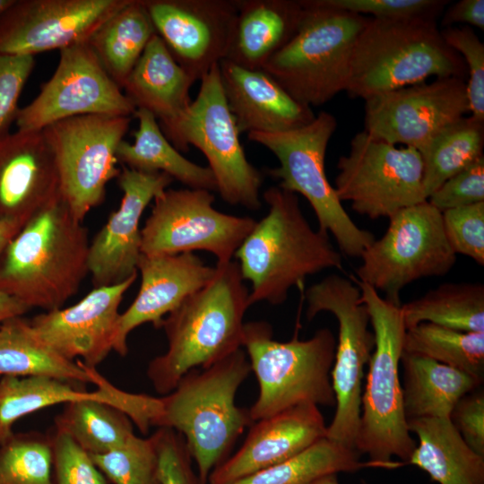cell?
Wrapping results in <instances>:
<instances>
[{
	"label": "cell",
	"mask_w": 484,
	"mask_h": 484,
	"mask_svg": "<svg viewBox=\"0 0 484 484\" xmlns=\"http://www.w3.org/2000/svg\"><path fill=\"white\" fill-rule=\"evenodd\" d=\"M215 267L213 278L162 320L168 348L146 370L159 393H169L188 371L206 367L242 348L250 291L237 261Z\"/></svg>",
	"instance_id": "6da1fadb"
},
{
	"label": "cell",
	"mask_w": 484,
	"mask_h": 484,
	"mask_svg": "<svg viewBox=\"0 0 484 484\" xmlns=\"http://www.w3.org/2000/svg\"><path fill=\"white\" fill-rule=\"evenodd\" d=\"M88 230L62 195L34 215L0 257V292L29 308H61L89 272Z\"/></svg>",
	"instance_id": "7a4b0ae2"
},
{
	"label": "cell",
	"mask_w": 484,
	"mask_h": 484,
	"mask_svg": "<svg viewBox=\"0 0 484 484\" xmlns=\"http://www.w3.org/2000/svg\"><path fill=\"white\" fill-rule=\"evenodd\" d=\"M263 196L268 212L256 220L234 256L244 281L252 284L250 305L277 306L307 276L329 268L342 271V259L328 234L310 226L298 194L271 186Z\"/></svg>",
	"instance_id": "3957f363"
},
{
	"label": "cell",
	"mask_w": 484,
	"mask_h": 484,
	"mask_svg": "<svg viewBox=\"0 0 484 484\" xmlns=\"http://www.w3.org/2000/svg\"><path fill=\"white\" fill-rule=\"evenodd\" d=\"M251 372L241 348L224 359L185 374L160 397L161 411L153 426L180 433L197 467L201 484L223 462L254 420L249 410L235 402L237 392Z\"/></svg>",
	"instance_id": "277c9868"
},
{
	"label": "cell",
	"mask_w": 484,
	"mask_h": 484,
	"mask_svg": "<svg viewBox=\"0 0 484 484\" xmlns=\"http://www.w3.org/2000/svg\"><path fill=\"white\" fill-rule=\"evenodd\" d=\"M436 19L368 17L351 54L348 95L365 100L431 76L463 79L465 63L445 43Z\"/></svg>",
	"instance_id": "5b68a950"
},
{
	"label": "cell",
	"mask_w": 484,
	"mask_h": 484,
	"mask_svg": "<svg viewBox=\"0 0 484 484\" xmlns=\"http://www.w3.org/2000/svg\"><path fill=\"white\" fill-rule=\"evenodd\" d=\"M367 308L375 336L355 441V450L393 469L407 463L416 443L403 410L399 365L406 332L401 306L352 277Z\"/></svg>",
	"instance_id": "8992f818"
},
{
	"label": "cell",
	"mask_w": 484,
	"mask_h": 484,
	"mask_svg": "<svg viewBox=\"0 0 484 484\" xmlns=\"http://www.w3.org/2000/svg\"><path fill=\"white\" fill-rule=\"evenodd\" d=\"M303 14L289 42L263 69L294 99L312 108L345 91L355 42L368 17L301 0Z\"/></svg>",
	"instance_id": "52a82bcc"
},
{
	"label": "cell",
	"mask_w": 484,
	"mask_h": 484,
	"mask_svg": "<svg viewBox=\"0 0 484 484\" xmlns=\"http://www.w3.org/2000/svg\"><path fill=\"white\" fill-rule=\"evenodd\" d=\"M242 347L259 385L248 409L254 421L303 403L335 406L331 371L336 340L330 329L282 342L273 340L268 322L251 321L244 324Z\"/></svg>",
	"instance_id": "ba28073f"
},
{
	"label": "cell",
	"mask_w": 484,
	"mask_h": 484,
	"mask_svg": "<svg viewBox=\"0 0 484 484\" xmlns=\"http://www.w3.org/2000/svg\"><path fill=\"white\" fill-rule=\"evenodd\" d=\"M336 128L334 116L321 111L302 127L277 133L251 132L247 139L275 155L280 165L268 169V175L279 180L281 188L299 194L308 201L318 220V229L332 234L345 255L361 257L375 237L351 220L325 174V152Z\"/></svg>",
	"instance_id": "9c48e42d"
},
{
	"label": "cell",
	"mask_w": 484,
	"mask_h": 484,
	"mask_svg": "<svg viewBox=\"0 0 484 484\" xmlns=\"http://www.w3.org/2000/svg\"><path fill=\"white\" fill-rule=\"evenodd\" d=\"M198 94L177 117L159 124L178 151L194 146L207 159L217 192L229 204L249 210L261 207L263 175L246 159L239 131L223 93L219 64L200 80Z\"/></svg>",
	"instance_id": "30bf717a"
},
{
	"label": "cell",
	"mask_w": 484,
	"mask_h": 484,
	"mask_svg": "<svg viewBox=\"0 0 484 484\" xmlns=\"http://www.w3.org/2000/svg\"><path fill=\"white\" fill-rule=\"evenodd\" d=\"M305 299L308 320L325 311L338 321L335 361L331 371L336 411L327 427L326 437L355 450L364 367L375 347L369 314L353 278L338 274H330L311 285L305 292Z\"/></svg>",
	"instance_id": "8fae6325"
},
{
	"label": "cell",
	"mask_w": 484,
	"mask_h": 484,
	"mask_svg": "<svg viewBox=\"0 0 484 484\" xmlns=\"http://www.w3.org/2000/svg\"><path fill=\"white\" fill-rule=\"evenodd\" d=\"M389 220L385 235L363 252L356 279L401 306L404 287L447 273L456 255L447 242L442 212L428 200L402 209Z\"/></svg>",
	"instance_id": "7c38bea8"
},
{
	"label": "cell",
	"mask_w": 484,
	"mask_h": 484,
	"mask_svg": "<svg viewBox=\"0 0 484 484\" xmlns=\"http://www.w3.org/2000/svg\"><path fill=\"white\" fill-rule=\"evenodd\" d=\"M131 117L86 115L42 129L56 159L60 192L72 214L82 222L105 200L108 183L117 177V148Z\"/></svg>",
	"instance_id": "4fadbf2b"
},
{
	"label": "cell",
	"mask_w": 484,
	"mask_h": 484,
	"mask_svg": "<svg viewBox=\"0 0 484 484\" xmlns=\"http://www.w3.org/2000/svg\"><path fill=\"white\" fill-rule=\"evenodd\" d=\"M335 192L341 202L372 220L388 219L403 208L427 201L424 164L411 147L398 148L362 131L337 164Z\"/></svg>",
	"instance_id": "5bb4252c"
},
{
	"label": "cell",
	"mask_w": 484,
	"mask_h": 484,
	"mask_svg": "<svg viewBox=\"0 0 484 484\" xmlns=\"http://www.w3.org/2000/svg\"><path fill=\"white\" fill-rule=\"evenodd\" d=\"M212 192L167 188L154 198L141 229V254L177 255L207 251L217 264L231 261L256 220L216 210Z\"/></svg>",
	"instance_id": "9a60e30c"
},
{
	"label": "cell",
	"mask_w": 484,
	"mask_h": 484,
	"mask_svg": "<svg viewBox=\"0 0 484 484\" xmlns=\"http://www.w3.org/2000/svg\"><path fill=\"white\" fill-rule=\"evenodd\" d=\"M53 75L37 97L19 108L15 124L21 130H42L73 117H131L136 108L104 69L88 43L61 49Z\"/></svg>",
	"instance_id": "2e32d148"
},
{
	"label": "cell",
	"mask_w": 484,
	"mask_h": 484,
	"mask_svg": "<svg viewBox=\"0 0 484 484\" xmlns=\"http://www.w3.org/2000/svg\"><path fill=\"white\" fill-rule=\"evenodd\" d=\"M364 131L421 154L446 126L469 112L466 82L459 77L436 78L365 99Z\"/></svg>",
	"instance_id": "e0dca14e"
},
{
	"label": "cell",
	"mask_w": 484,
	"mask_h": 484,
	"mask_svg": "<svg viewBox=\"0 0 484 484\" xmlns=\"http://www.w3.org/2000/svg\"><path fill=\"white\" fill-rule=\"evenodd\" d=\"M129 0H13L0 14V52L31 56L86 42Z\"/></svg>",
	"instance_id": "ac0fdd59"
},
{
	"label": "cell",
	"mask_w": 484,
	"mask_h": 484,
	"mask_svg": "<svg viewBox=\"0 0 484 484\" xmlns=\"http://www.w3.org/2000/svg\"><path fill=\"white\" fill-rule=\"evenodd\" d=\"M155 32L195 82L225 59L237 0H143Z\"/></svg>",
	"instance_id": "d6986e66"
},
{
	"label": "cell",
	"mask_w": 484,
	"mask_h": 484,
	"mask_svg": "<svg viewBox=\"0 0 484 484\" xmlns=\"http://www.w3.org/2000/svg\"><path fill=\"white\" fill-rule=\"evenodd\" d=\"M117 178L123 192L119 208L90 243L88 269L94 288L118 284L137 274L140 220L149 203L174 181L162 172H142L125 166Z\"/></svg>",
	"instance_id": "ffe728a7"
},
{
	"label": "cell",
	"mask_w": 484,
	"mask_h": 484,
	"mask_svg": "<svg viewBox=\"0 0 484 484\" xmlns=\"http://www.w3.org/2000/svg\"><path fill=\"white\" fill-rule=\"evenodd\" d=\"M137 274L118 284L94 288L75 305L35 315L30 324L39 337L67 359L81 358L96 368L113 350L118 308Z\"/></svg>",
	"instance_id": "44dd1931"
},
{
	"label": "cell",
	"mask_w": 484,
	"mask_h": 484,
	"mask_svg": "<svg viewBox=\"0 0 484 484\" xmlns=\"http://www.w3.org/2000/svg\"><path fill=\"white\" fill-rule=\"evenodd\" d=\"M60 196L56 159L42 130L0 135V220L22 229Z\"/></svg>",
	"instance_id": "7402d4cb"
},
{
	"label": "cell",
	"mask_w": 484,
	"mask_h": 484,
	"mask_svg": "<svg viewBox=\"0 0 484 484\" xmlns=\"http://www.w3.org/2000/svg\"><path fill=\"white\" fill-rule=\"evenodd\" d=\"M141 273L138 294L120 314L113 350L120 356L128 352L127 338L138 326L151 323L160 328L162 320L187 297L205 286L216 272L194 253L142 255L137 264Z\"/></svg>",
	"instance_id": "603a6c76"
},
{
	"label": "cell",
	"mask_w": 484,
	"mask_h": 484,
	"mask_svg": "<svg viewBox=\"0 0 484 484\" xmlns=\"http://www.w3.org/2000/svg\"><path fill=\"white\" fill-rule=\"evenodd\" d=\"M315 404L303 403L254 421L239 449L218 465L207 484H229L303 452L326 436Z\"/></svg>",
	"instance_id": "cb8c5ba5"
},
{
	"label": "cell",
	"mask_w": 484,
	"mask_h": 484,
	"mask_svg": "<svg viewBox=\"0 0 484 484\" xmlns=\"http://www.w3.org/2000/svg\"><path fill=\"white\" fill-rule=\"evenodd\" d=\"M227 105L239 133H277L309 124L312 108L294 99L264 70H250L227 59L219 63Z\"/></svg>",
	"instance_id": "d4e9b609"
},
{
	"label": "cell",
	"mask_w": 484,
	"mask_h": 484,
	"mask_svg": "<svg viewBox=\"0 0 484 484\" xmlns=\"http://www.w3.org/2000/svg\"><path fill=\"white\" fill-rule=\"evenodd\" d=\"M98 394L65 403L55 428L69 435L90 454H101L134 436L133 422L144 415L147 398L114 386L99 375Z\"/></svg>",
	"instance_id": "484cf974"
},
{
	"label": "cell",
	"mask_w": 484,
	"mask_h": 484,
	"mask_svg": "<svg viewBox=\"0 0 484 484\" xmlns=\"http://www.w3.org/2000/svg\"><path fill=\"white\" fill-rule=\"evenodd\" d=\"M238 11L225 59L262 70L295 34L303 14L301 0H237Z\"/></svg>",
	"instance_id": "4316f807"
},
{
	"label": "cell",
	"mask_w": 484,
	"mask_h": 484,
	"mask_svg": "<svg viewBox=\"0 0 484 484\" xmlns=\"http://www.w3.org/2000/svg\"><path fill=\"white\" fill-rule=\"evenodd\" d=\"M194 82L155 33L123 89L136 109L150 111L160 125L175 119L189 107V90Z\"/></svg>",
	"instance_id": "83f0119b"
},
{
	"label": "cell",
	"mask_w": 484,
	"mask_h": 484,
	"mask_svg": "<svg viewBox=\"0 0 484 484\" xmlns=\"http://www.w3.org/2000/svg\"><path fill=\"white\" fill-rule=\"evenodd\" d=\"M419 445L406 464L426 471L438 484H484V456L463 440L449 418L407 420Z\"/></svg>",
	"instance_id": "f1b7e54d"
},
{
	"label": "cell",
	"mask_w": 484,
	"mask_h": 484,
	"mask_svg": "<svg viewBox=\"0 0 484 484\" xmlns=\"http://www.w3.org/2000/svg\"><path fill=\"white\" fill-rule=\"evenodd\" d=\"M99 375L96 368L80 359L70 360L60 355L22 316L1 324V376H49L75 385H96Z\"/></svg>",
	"instance_id": "f546056e"
},
{
	"label": "cell",
	"mask_w": 484,
	"mask_h": 484,
	"mask_svg": "<svg viewBox=\"0 0 484 484\" xmlns=\"http://www.w3.org/2000/svg\"><path fill=\"white\" fill-rule=\"evenodd\" d=\"M402 401L406 419L449 418L457 402L481 380L429 358L402 352Z\"/></svg>",
	"instance_id": "4dcf8cb0"
},
{
	"label": "cell",
	"mask_w": 484,
	"mask_h": 484,
	"mask_svg": "<svg viewBox=\"0 0 484 484\" xmlns=\"http://www.w3.org/2000/svg\"><path fill=\"white\" fill-rule=\"evenodd\" d=\"M134 116L138 120L134 142L120 143L117 151L119 162L142 172L165 173L187 188L217 192V182L209 167L200 166L180 154L167 139L152 113L137 108Z\"/></svg>",
	"instance_id": "1f68e13d"
},
{
	"label": "cell",
	"mask_w": 484,
	"mask_h": 484,
	"mask_svg": "<svg viewBox=\"0 0 484 484\" xmlns=\"http://www.w3.org/2000/svg\"><path fill=\"white\" fill-rule=\"evenodd\" d=\"M155 33L143 0H129L98 28L88 43L109 76L123 89Z\"/></svg>",
	"instance_id": "d6a6232c"
},
{
	"label": "cell",
	"mask_w": 484,
	"mask_h": 484,
	"mask_svg": "<svg viewBox=\"0 0 484 484\" xmlns=\"http://www.w3.org/2000/svg\"><path fill=\"white\" fill-rule=\"evenodd\" d=\"M406 329L428 322L450 329L484 333V285L442 283L401 305Z\"/></svg>",
	"instance_id": "836d02e7"
},
{
	"label": "cell",
	"mask_w": 484,
	"mask_h": 484,
	"mask_svg": "<svg viewBox=\"0 0 484 484\" xmlns=\"http://www.w3.org/2000/svg\"><path fill=\"white\" fill-rule=\"evenodd\" d=\"M367 468L393 469L385 463L361 461L356 450L325 436L290 459L229 484H309L326 475Z\"/></svg>",
	"instance_id": "e575fe53"
},
{
	"label": "cell",
	"mask_w": 484,
	"mask_h": 484,
	"mask_svg": "<svg viewBox=\"0 0 484 484\" xmlns=\"http://www.w3.org/2000/svg\"><path fill=\"white\" fill-rule=\"evenodd\" d=\"M75 384L49 376L0 377V445L13 435L14 423L37 411L73 401L94 397Z\"/></svg>",
	"instance_id": "d590c367"
},
{
	"label": "cell",
	"mask_w": 484,
	"mask_h": 484,
	"mask_svg": "<svg viewBox=\"0 0 484 484\" xmlns=\"http://www.w3.org/2000/svg\"><path fill=\"white\" fill-rule=\"evenodd\" d=\"M484 123L462 117L443 129L421 153L428 200L444 182L483 155Z\"/></svg>",
	"instance_id": "8d00e7d4"
},
{
	"label": "cell",
	"mask_w": 484,
	"mask_h": 484,
	"mask_svg": "<svg viewBox=\"0 0 484 484\" xmlns=\"http://www.w3.org/2000/svg\"><path fill=\"white\" fill-rule=\"evenodd\" d=\"M403 352L429 358L483 381L484 333L461 332L424 322L406 329Z\"/></svg>",
	"instance_id": "74e56055"
},
{
	"label": "cell",
	"mask_w": 484,
	"mask_h": 484,
	"mask_svg": "<svg viewBox=\"0 0 484 484\" xmlns=\"http://www.w3.org/2000/svg\"><path fill=\"white\" fill-rule=\"evenodd\" d=\"M0 484H52L48 436L13 433L0 445Z\"/></svg>",
	"instance_id": "f35d334b"
},
{
	"label": "cell",
	"mask_w": 484,
	"mask_h": 484,
	"mask_svg": "<svg viewBox=\"0 0 484 484\" xmlns=\"http://www.w3.org/2000/svg\"><path fill=\"white\" fill-rule=\"evenodd\" d=\"M114 484H160L159 462L151 436H132L125 444L101 454H90Z\"/></svg>",
	"instance_id": "ab89813d"
},
{
	"label": "cell",
	"mask_w": 484,
	"mask_h": 484,
	"mask_svg": "<svg viewBox=\"0 0 484 484\" xmlns=\"http://www.w3.org/2000/svg\"><path fill=\"white\" fill-rule=\"evenodd\" d=\"M52 448V484H107V479L69 435L54 427L48 435Z\"/></svg>",
	"instance_id": "60d3db41"
},
{
	"label": "cell",
	"mask_w": 484,
	"mask_h": 484,
	"mask_svg": "<svg viewBox=\"0 0 484 484\" xmlns=\"http://www.w3.org/2000/svg\"><path fill=\"white\" fill-rule=\"evenodd\" d=\"M445 43L457 52L468 66L466 82L469 112L484 123V44L470 27H447L441 30Z\"/></svg>",
	"instance_id": "b9f144b4"
},
{
	"label": "cell",
	"mask_w": 484,
	"mask_h": 484,
	"mask_svg": "<svg viewBox=\"0 0 484 484\" xmlns=\"http://www.w3.org/2000/svg\"><path fill=\"white\" fill-rule=\"evenodd\" d=\"M444 231L455 255L484 264V202L442 212Z\"/></svg>",
	"instance_id": "7bdbcfd3"
},
{
	"label": "cell",
	"mask_w": 484,
	"mask_h": 484,
	"mask_svg": "<svg viewBox=\"0 0 484 484\" xmlns=\"http://www.w3.org/2000/svg\"><path fill=\"white\" fill-rule=\"evenodd\" d=\"M151 436L158 455L160 484H201L180 433L169 428H159Z\"/></svg>",
	"instance_id": "ee69618b"
},
{
	"label": "cell",
	"mask_w": 484,
	"mask_h": 484,
	"mask_svg": "<svg viewBox=\"0 0 484 484\" xmlns=\"http://www.w3.org/2000/svg\"><path fill=\"white\" fill-rule=\"evenodd\" d=\"M322 2L334 9L388 20L424 16L436 18L449 3L444 0H322Z\"/></svg>",
	"instance_id": "f6af8a7d"
},
{
	"label": "cell",
	"mask_w": 484,
	"mask_h": 484,
	"mask_svg": "<svg viewBox=\"0 0 484 484\" xmlns=\"http://www.w3.org/2000/svg\"><path fill=\"white\" fill-rule=\"evenodd\" d=\"M428 201L441 212L484 202V155L448 178Z\"/></svg>",
	"instance_id": "bcb514c9"
},
{
	"label": "cell",
	"mask_w": 484,
	"mask_h": 484,
	"mask_svg": "<svg viewBox=\"0 0 484 484\" xmlns=\"http://www.w3.org/2000/svg\"><path fill=\"white\" fill-rule=\"evenodd\" d=\"M34 65V56L0 52V135L15 122L18 101Z\"/></svg>",
	"instance_id": "7dc6e473"
},
{
	"label": "cell",
	"mask_w": 484,
	"mask_h": 484,
	"mask_svg": "<svg viewBox=\"0 0 484 484\" xmlns=\"http://www.w3.org/2000/svg\"><path fill=\"white\" fill-rule=\"evenodd\" d=\"M449 419L465 443L484 456V393L471 391L454 407Z\"/></svg>",
	"instance_id": "c3c4849f"
},
{
	"label": "cell",
	"mask_w": 484,
	"mask_h": 484,
	"mask_svg": "<svg viewBox=\"0 0 484 484\" xmlns=\"http://www.w3.org/2000/svg\"><path fill=\"white\" fill-rule=\"evenodd\" d=\"M458 22L468 23L483 30L484 1L461 0L451 4L442 18V25L447 28Z\"/></svg>",
	"instance_id": "681fc988"
},
{
	"label": "cell",
	"mask_w": 484,
	"mask_h": 484,
	"mask_svg": "<svg viewBox=\"0 0 484 484\" xmlns=\"http://www.w3.org/2000/svg\"><path fill=\"white\" fill-rule=\"evenodd\" d=\"M29 309L16 298L0 292V326L8 319L22 316Z\"/></svg>",
	"instance_id": "f907efd6"
},
{
	"label": "cell",
	"mask_w": 484,
	"mask_h": 484,
	"mask_svg": "<svg viewBox=\"0 0 484 484\" xmlns=\"http://www.w3.org/2000/svg\"><path fill=\"white\" fill-rule=\"evenodd\" d=\"M20 229L16 225L0 220V257L9 242Z\"/></svg>",
	"instance_id": "816d5d0a"
},
{
	"label": "cell",
	"mask_w": 484,
	"mask_h": 484,
	"mask_svg": "<svg viewBox=\"0 0 484 484\" xmlns=\"http://www.w3.org/2000/svg\"><path fill=\"white\" fill-rule=\"evenodd\" d=\"M309 484H340L337 479V474H330L321 477Z\"/></svg>",
	"instance_id": "f5cc1de1"
},
{
	"label": "cell",
	"mask_w": 484,
	"mask_h": 484,
	"mask_svg": "<svg viewBox=\"0 0 484 484\" xmlns=\"http://www.w3.org/2000/svg\"><path fill=\"white\" fill-rule=\"evenodd\" d=\"M13 0H0V14L13 4Z\"/></svg>",
	"instance_id": "db71d44e"
}]
</instances>
